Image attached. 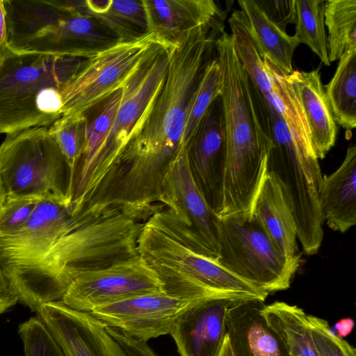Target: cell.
I'll list each match as a JSON object with an SVG mask.
<instances>
[{
  "label": "cell",
  "instance_id": "cell-1",
  "mask_svg": "<svg viewBox=\"0 0 356 356\" xmlns=\"http://www.w3.org/2000/svg\"><path fill=\"white\" fill-rule=\"evenodd\" d=\"M223 30V20L218 18L189 31L176 43L145 123L113 166V176L123 190L140 196L161 192L170 165L186 147L183 137L188 108Z\"/></svg>",
  "mask_w": 356,
  "mask_h": 356
},
{
  "label": "cell",
  "instance_id": "cell-2",
  "mask_svg": "<svg viewBox=\"0 0 356 356\" xmlns=\"http://www.w3.org/2000/svg\"><path fill=\"white\" fill-rule=\"evenodd\" d=\"M146 214L115 203H97L72 214L50 250L38 263L8 280L18 300L36 312L62 302L79 275L138 254Z\"/></svg>",
  "mask_w": 356,
  "mask_h": 356
},
{
  "label": "cell",
  "instance_id": "cell-3",
  "mask_svg": "<svg viewBox=\"0 0 356 356\" xmlns=\"http://www.w3.org/2000/svg\"><path fill=\"white\" fill-rule=\"evenodd\" d=\"M222 72L221 99L226 134V161L219 217L250 213L268 172L273 147L261 98L237 57L229 33L216 41Z\"/></svg>",
  "mask_w": 356,
  "mask_h": 356
},
{
  "label": "cell",
  "instance_id": "cell-4",
  "mask_svg": "<svg viewBox=\"0 0 356 356\" xmlns=\"http://www.w3.org/2000/svg\"><path fill=\"white\" fill-rule=\"evenodd\" d=\"M85 58L0 46V134L47 127L63 116L68 84Z\"/></svg>",
  "mask_w": 356,
  "mask_h": 356
},
{
  "label": "cell",
  "instance_id": "cell-5",
  "mask_svg": "<svg viewBox=\"0 0 356 356\" xmlns=\"http://www.w3.org/2000/svg\"><path fill=\"white\" fill-rule=\"evenodd\" d=\"M7 47L17 54L88 58L118 42L83 1L3 0Z\"/></svg>",
  "mask_w": 356,
  "mask_h": 356
},
{
  "label": "cell",
  "instance_id": "cell-6",
  "mask_svg": "<svg viewBox=\"0 0 356 356\" xmlns=\"http://www.w3.org/2000/svg\"><path fill=\"white\" fill-rule=\"evenodd\" d=\"M137 250L171 296L195 300L266 296L217 259L193 249L152 215L144 223Z\"/></svg>",
  "mask_w": 356,
  "mask_h": 356
},
{
  "label": "cell",
  "instance_id": "cell-7",
  "mask_svg": "<svg viewBox=\"0 0 356 356\" xmlns=\"http://www.w3.org/2000/svg\"><path fill=\"white\" fill-rule=\"evenodd\" d=\"M176 44L162 39L153 44L122 86V97L102 147L70 193V207L81 209L93 197L129 142L145 123L165 81Z\"/></svg>",
  "mask_w": 356,
  "mask_h": 356
},
{
  "label": "cell",
  "instance_id": "cell-8",
  "mask_svg": "<svg viewBox=\"0 0 356 356\" xmlns=\"http://www.w3.org/2000/svg\"><path fill=\"white\" fill-rule=\"evenodd\" d=\"M0 179L6 196L35 197L69 209L70 170L46 127L6 135Z\"/></svg>",
  "mask_w": 356,
  "mask_h": 356
},
{
  "label": "cell",
  "instance_id": "cell-9",
  "mask_svg": "<svg viewBox=\"0 0 356 356\" xmlns=\"http://www.w3.org/2000/svg\"><path fill=\"white\" fill-rule=\"evenodd\" d=\"M219 264L269 294L290 287L300 263L289 261L250 213L220 218Z\"/></svg>",
  "mask_w": 356,
  "mask_h": 356
},
{
  "label": "cell",
  "instance_id": "cell-10",
  "mask_svg": "<svg viewBox=\"0 0 356 356\" xmlns=\"http://www.w3.org/2000/svg\"><path fill=\"white\" fill-rule=\"evenodd\" d=\"M163 209L153 216L165 227L197 252L217 259L220 218L198 188L184 147L170 165L163 179Z\"/></svg>",
  "mask_w": 356,
  "mask_h": 356
},
{
  "label": "cell",
  "instance_id": "cell-11",
  "mask_svg": "<svg viewBox=\"0 0 356 356\" xmlns=\"http://www.w3.org/2000/svg\"><path fill=\"white\" fill-rule=\"evenodd\" d=\"M161 40L149 32L86 58L68 84L65 115L83 114L122 88L151 47Z\"/></svg>",
  "mask_w": 356,
  "mask_h": 356
},
{
  "label": "cell",
  "instance_id": "cell-12",
  "mask_svg": "<svg viewBox=\"0 0 356 356\" xmlns=\"http://www.w3.org/2000/svg\"><path fill=\"white\" fill-rule=\"evenodd\" d=\"M165 292L157 274L139 254L85 272L69 285L62 302L74 310L95 308L131 297Z\"/></svg>",
  "mask_w": 356,
  "mask_h": 356
},
{
  "label": "cell",
  "instance_id": "cell-13",
  "mask_svg": "<svg viewBox=\"0 0 356 356\" xmlns=\"http://www.w3.org/2000/svg\"><path fill=\"white\" fill-rule=\"evenodd\" d=\"M202 300L184 299L165 292L147 293L99 307L90 314L107 327L147 342L170 334L178 316Z\"/></svg>",
  "mask_w": 356,
  "mask_h": 356
},
{
  "label": "cell",
  "instance_id": "cell-14",
  "mask_svg": "<svg viewBox=\"0 0 356 356\" xmlns=\"http://www.w3.org/2000/svg\"><path fill=\"white\" fill-rule=\"evenodd\" d=\"M71 215L64 205L41 200L19 230L0 237V268L7 280L46 255Z\"/></svg>",
  "mask_w": 356,
  "mask_h": 356
},
{
  "label": "cell",
  "instance_id": "cell-15",
  "mask_svg": "<svg viewBox=\"0 0 356 356\" xmlns=\"http://www.w3.org/2000/svg\"><path fill=\"white\" fill-rule=\"evenodd\" d=\"M189 166L200 192L218 216L226 161V134L221 95L209 105L188 143Z\"/></svg>",
  "mask_w": 356,
  "mask_h": 356
},
{
  "label": "cell",
  "instance_id": "cell-16",
  "mask_svg": "<svg viewBox=\"0 0 356 356\" xmlns=\"http://www.w3.org/2000/svg\"><path fill=\"white\" fill-rule=\"evenodd\" d=\"M37 313L65 356H127L106 325L88 312L57 302L42 305Z\"/></svg>",
  "mask_w": 356,
  "mask_h": 356
},
{
  "label": "cell",
  "instance_id": "cell-17",
  "mask_svg": "<svg viewBox=\"0 0 356 356\" xmlns=\"http://www.w3.org/2000/svg\"><path fill=\"white\" fill-rule=\"evenodd\" d=\"M238 298H211L183 311L170 332L180 355L218 356L227 336V309Z\"/></svg>",
  "mask_w": 356,
  "mask_h": 356
},
{
  "label": "cell",
  "instance_id": "cell-18",
  "mask_svg": "<svg viewBox=\"0 0 356 356\" xmlns=\"http://www.w3.org/2000/svg\"><path fill=\"white\" fill-rule=\"evenodd\" d=\"M264 300L242 297L229 306L227 336L234 356H288L281 339L263 314Z\"/></svg>",
  "mask_w": 356,
  "mask_h": 356
},
{
  "label": "cell",
  "instance_id": "cell-19",
  "mask_svg": "<svg viewBox=\"0 0 356 356\" xmlns=\"http://www.w3.org/2000/svg\"><path fill=\"white\" fill-rule=\"evenodd\" d=\"M149 32L176 44L189 31L225 17L213 0H143Z\"/></svg>",
  "mask_w": 356,
  "mask_h": 356
},
{
  "label": "cell",
  "instance_id": "cell-20",
  "mask_svg": "<svg viewBox=\"0 0 356 356\" xmlns=\"http://www.w3.org/2000/svg\"><path fill=\"white\" fill-rule=\"evenodd\" d=\"M250 215L261 225L273 243L290 261H300L294 216L282 189L267 172L255 197Z\"/></svg>",
  "mask_w": 356,
  "mask_h": 356
},
{
  "label": "cell",
  "instance_id": "cell-21",
  "mask_svg": "<svg viewBox=\"0 0 356 356\" xmlns=\"http://www.w3.org/2000/svg\"><path fill=\"white\" fill-rule=\"evenodd\" d=\"M287 77L305 114L317 157L323 159L335 145L337 127L319 71L293 70Z\"/></svg>",
  "mask_w": 356,
  "mask_h": 356
},
{
  "label": "cell",
  "instance_id": "cell-22",
  "mask_svg": "<svg viewBox=\"0 0 356 356\" xmlns=\"http://www.w3.org/2000/svg\"><path fill=\"white\" fill-rule=\"evenodd\" d=\"M320 207L323 222L334 231L344 233L356 223V147L346 150L341 165L323 176Z\"/></svg>",
  "mask_w": 356,
  "mask_h": 356
},
{
  "label": "cell",
  "instance_id": "cell-23",
  "mask_svg": "<svg viewBox=\"0 0 356 356\" xmlns=\"http://www.w3.org/2000/svg\"><path fill=\"white\" fill-rule=\"evenodd\" d=\"M250 37L262 58L268 60L284 75L293 71L292 60L299 43L273 24L254 0H238Z\"/></svg>",
  "mask_w": 356,
  "mask_h": 356
},
{
  "label": "cell",
  "instance_id": "cell-24",
  "mask_svg": "<svg viewBox=\"0 0 356 356\" xmlns=\"http://www.w3.org/2000/svg\"><path fill=\"white\" fill-rule=\"evenodd\" d=\"M263 314L281 339L288 356H320L302 308L276 301L266 305Z\"/></svg>",
  "mask_w": 356,
  "mask_h": 356
},
{
  "label": "cell",
  "instance_id": "cell-25",
  "mask_svg": "<svg viewBox=\"0 0 356 356\" xmlns=\"http://www.w3.org/2000/svg\"><path fill=\"white\" fill-rule=\"evenodd\" d=\"M339 60L323 88L336 123L352 131L356 127V48L346 51Z\"/></svg>",
  "mask_w": 356,
  "mask_h": 356
},
{
  "label": "cell",
  "instance_id": "cell-26",
  "mask_svg": "<svg viewBox=\"0 0 356 356\" xmlns=\"http://www.w3.org/2000/svg\"><path fill=\"white\" fill-rule=\"evenodd\" d=\"M88 15L106 26L120 42L149 33L143 0H96Z\"/></svg>",
  "mask_w": 356,
  "mask_h": 356
},
{
  "label": "cell",
  "instance_id": "cell-27",
  "mask_svg": "<svg viewBox=\"0 0 356 356\" xmlns=\"http://www.w3.org/2000/svg\"><path fill=\"white\" fill-rule=\"evenodd\" d=\"M324 18L331 63L339 60L346 51L356 48V0L325 1Z\"/></svg>",
  "mask_w": 356,
  "mask_h": 356
},
{
  "label": "cell",
  "instance_id": "cell-28",
  "mask_svg": "<svg viewBox=\"0 0 356 356\" xmlns=\"http://www.w3.org/2000/svg\"><path fill=\"white\" fill-rule=\"evenodd\" d=\"M232 42L243 69L258 92L264 96L272 90V81L248 29L244 15L235 10L228 19Z\"/></svg>",
  "mask_w": 356,
  "mask_h": 356
},
{
  "label": "cell",
  "instance_id": "cell-29",
  "mask_svg": "<svg viewBox=\"0 0 356 356\" xmlns=\"http://www.w3.org/2000/svg\"><path fill=\"white\" fill-rule=\"evenodd\" d=\"M325 2L322 0H295L296 32L293 36L299 44L307 45L324 65L329 66Z\"/></svg>",
  "mask_w": 356,
  "mask_h": 356
},
{
  "label": "cell",
  "instance_id": "cell-30",
  "mask_svg": "<svg viewBox=\"0 0 356 356\" xmlns=\"http://www.w3.org/2000/svg\"><path fill=\"white\" fill-rule=\"evenodd\" d=\"M221 88L222 72L216 56L205 66L191 99L183 137L184 147L188 146L209 105L220 95Z\"/></svg>",
  "mask_w": 356,
  "mask_h": 356
},
{
  "label": "cell",
  "instance_id": "cell-31",
  "mask_svg": "<svg viewBox=\"0 0 356 356\" xmlns=\"http://www.w3.org/2000/svg\"><path fill=\"white\" fill-rule=\"evenodd\" d=\"M87 124L85 114L65 115L48 128L70 168V181L84 149Z\"/></svg>",
  "mask_w": 356,
  "mask_h": 356
},
{
  "label": "cell",
  "instance_id": "cell-32",
  "mask_svg": "<svg viewBox=\"0 0 356 356\" xmlns=\"http://www.w3.org/2000/svg\"><path fill=\"white\" fill-rule=\"evenodd\" d=\"M18 332L23 341L25 356H65L40 318L32 317L20 324Z\"/></svg>",
  "mask_w": 356,
  "mask_h": 356
},
{
  "label": "cell",
  "instance_id": "cell-33",
  "mask_svg": "<svg viewBox=\"0 0 356 356\" xmlns=\"http://www.w3.org/2000/svg\"><path fill=\"white\" fill-rule=\"evenodd\" d=\"M307 323L320 356H356V350L346 340L337 337L325 319L306 315Z\"/></svg>",
  "mask_w": 356,
  "mask_h": 356
},
{
  "label": "cell",
  "instance_id": "cell-34",
  "mask_svg": "<svg viewBox=\"0 0 356 356\" xmlns=\"http://www.w3.org/2000/svg\"><path fill=\"white\" fill-rule=\"evenodd\" d=\"M42 200L31 196H5L0 207V237L19 230Z\"/></svg>",
  "mask_w": 356,
  "mask_h": 356
},
{
  "label": "cell",
  "instance_id": "cell-35",
  "mask_svg": "<svg viewBox=\"0 0 356 356\" xmlns=\"http://www.w3.org/2000/svg\"><path fill=\"white\" fill-rule=\"evenodd\" d=\"M255 3L281 30L285 31L288 24H295V0H256Z\"/></svg>",
  "mask_w": 356,
  "mask_h": 356
},
{
  "label": "cell",
  "instance_id": "cell-36",
  "mask_svg": "<svg viewBox=\"0 0 356 356\" xmlns=\"http://www.w3.org/2000/svg\"><path fill=\"white\" fill-rule=\"evenodd\" d=\"M107 332L122 346L127 356H157L147 342L126 336L119 330L106 326Z\"/></svg>",
  "mask_w": 356,
  "mask_h": 356
},
{
  "label": "cell",
  "instance_id": "cell-37",
  "mask_svg": "<svg viewBox=\"0 0 356 356\" xmlns=\"http://www.w3.org/2000/svg\"><path fill=\"white\" fill-rule=\"evenodd\" d=\"M16 293L10 287L1 268H0V314H2L18 301Z\"/></svg>",
  "mask_w": 356,
  "mask_h": 356
},
{
  "label": "cell",
  "instance_id": "cell-38",
  "mask_svg": "<svg viewBox=\"0 0 356 356\" xmlns=\"http://www.w3.org/2000/svg\"><path fill=\"white\" fill-rule=\"evenodd\" d=\"M354 325V321L350 318H345L338 321L334 325V329L337 331L335 334L343 339L351 333Z\"/></svg>",
  "mask_w": 356,
  "mask_h": 356
},
{
  "label": "cell",
  "instance_id": "cell-39",
  "mask_svg": "<svg viewBox=\"0 0 356 356\" xmlns=\"http://www.w3.org/2000/svg\"><path fill=\"white\" fill-rule=\"evenodd\" d=\"M7 43V31L6 24L3 0H0V46Z\"/></svg>",
  "mask_w": 356,
  "mask_h": 356
},
{
  "label": "cell",
  "instance_id": "cell-40",
  "mask_svg": "<svg viewBox=\"0 0 356 356\" xmlns=\"http://www.w3.org/2000/svg\"><path fill=\"white\" fill-rule=\"evenodd\" d=\"M218 356H234L232 347L227 337H225L224 343Z\"/></svg>",
  "mask_w": 356,
  "mask_h": 356
},
{
  "label": "cell",
  "instance_id": "cell-41",
  "mask_svg": "<svg viewBox=\"0 0 356 356\" xmlns=\"http://www.w3.org/2000/svg\"><path fill=\"white\" fill-rule=\"evenodd\" d=\"M5 192L3 188V185L0 179V207L3 204L4 199H5Z\"/></svg>",
  "mask_w": 356,
  "mask_h": 356
}]
</instances>
